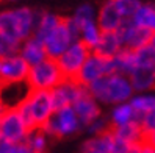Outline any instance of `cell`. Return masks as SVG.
<instances>
[{
  "label": "cell",
  "mask_w": 155,
  "mask_h": 153,
  "mask_svg": "<svg viewBox=\"0 0 155 153\" xmlns=\"http://www.w3.org/2000/svg\"><path fill=\"white\" fill-rule=\"evenodd\" d=\"M88 92L93 95L99 103L105 105H119L129 102L133 97V88L127 75L111 74L96 80L94 83L86 86Z\"/></svg>",
  "instance_id": "6da1fadb"
},
{
  "label": "cell",
  "mask_w": 155,
  "mask_h": 153,
  "mask_svg": "<svg viewBox=\"0 0 155 153\" xmlns=\"http://www.w3.org/2000/svg\"><path fill=\"white\" fill-rule=\"evenodd\" d=\"M64 75L58 66L57 59L47 58L41 61L39 64L30 66L28 77H27V83L31 89H39V91H52L55 86H58Z\"/></svg>",
  "instance_id": "7a4b0ae2"
},
{
  "label": "cell",
  "mask_w": 155,
  "mask_h": 153,
  "mask_svg": "<svg viewBox=\"0 0 155 153\" xmlns=\"http://www.w3.org/2000/svg\"><path fill=\"white\" fill-rule=\"evenodd\" d=\"M41 130L49 138H68L78 133L81 128V123L77 117V113L72 106H64L55 110L52 117L45 122Z\"/></svg>",
  "instance_id": "3957f363"
},
{
  "label": "cell",
  "mask_w": 155,
  "mask_h": 153,
  "mask_svg": "<svg viewBox=\"0 0 155 153\" xmlns=\"http://www.w3.org/2000/svg\"><path fill=\"white\" fill-rule=\"evenodd\" d=\"M111 74H116L114 66H113V59L111 58H104V56L97 55V53L91 52L89 56L85 61V64L81 66L75 80L80 84H83L86 88L91 83H94L96 80L107 77V75H111Z\"/></svg>",
  "instance_id": "277c9868"
},
{
  "label": "cell",
  "mask_w": 155,
  "mask_h": 153,
  "mask_svg": "<svg viewBox=\"0 0 155 153\" xmlns=\"http://www.w3.org/2000/svg\"><path fill=\"white\" fill-rule=\"evenodd\" d=\"M25 105L28 108V113L31 116L36 128H41L52 117V114L55 113V106H53V102H52L50 91L31 89L28 97L25 98Z\"/></svg>",
  "instance_id": "5b68a950"
},
{
  "label": "cell",
  "mask_w": 155,
  "mask_h": 153,
  "mask_svg": "<svg viewBox=\"0 0 155 153\" xmlns=\"http://www.w3.org/2000/svg\"><path fill=\"white\" fill-rule=\"evenodd\" d=\"M116 34L124 49L138 50L144 46H147V44H150L155 33L149 28H146V27L136 25L132 19H124L121 27L116 30Z\"/></svg>",
  "instance_id": "8992f818"
},
{
  "label": "cell",
  "mask_w": 155,
  "mask_h": 153,
  "mask_svg": "<svg viewBox=\"0 0 155 153\" xmlns=\"http://www.w3.org/2000/svg\"><path fill=\"white\" fill-rule=\"evenodd\" d=\"M89 53L91 50L81 41H75L71 44L69 49L57 59L64 78H77L81 66L85 64L86 58L89 56Z\"/></svg>",
  "instance_id": "52a82bcc"
},
{
  "label": "cell",
  "mask_w": 155,
  "mask_h": 153,
  "mask_svg": "<svg viewBox=\"0 0 155 153\" xmlns=\"http://www.w3.org/2000/svg\"><path fill=\"white\" fill-rule=\"evenodd\" d=\"M28 131V127L22 120L17 110H5L0 114V138L5 141L11 144L24 142Z\"/></svg>",
  "instance_id": "ba28073f"
},
{
  "label": "cell",
  "mask_w": 155,
  "mask_h": 153,
  "mask_svg": "<svg viewBox=\"0 0 155 153\" xmlns=\"http://www.w3.org/2000/svg\"><path fill=\"white\" fill-rule=\"evenodd\" d=\"M28 70L30 66L24 61L19 53L0 58V84L27 81Z\"/></svg>",
  "instance_id": "9c48e42d"
},
{
  "label": "cell",
  "mask_w": 155,
  "mask_h": 153,
  "mask_svg": "<svg viewBox=\"0 0 155 153\" xmlns=\"http://www.w3.org/2000/svg\"><path fill=\"white\" fill-rule=\"evenodd\" d=\"M85 91L86 88L80 84L75 78H64L58 86H55L50 91L55 110H60V108H64V106H72Z\"/></svg>",
  "instance_id": "30bf717a"
},
{
  "label": "cell",
  "mask_w": 155,
  "mask_h": 153,
  "mask_svg": "<svg viewBox=\"0 0 155 153\" xmlns=\"http://www.w3.org/2000/svg\"><path fill=\"white\" fill-rule=\"evenodd\" d=\"M42 42H44L45 52H47V58H52V59H58L63 53L69 49L71 44L75 42L74 39H72V36H71L68 27H66L64 17L61 19V22L58 24L57 28L53 30Z\"/></svg>",
  "instance_id": "8fae6325"
},
{
  "label": "cell",
  "mask_w": 155,
  "mask_h": 153,
  "mask_svg": "<svg viewBox=\"0 0 155 153\" xmlns=\"http://www.w3.org/2000/svg\"><path fill=\"white\" fill-rule=\"evenodd\" d=\"M30 92H31V88L27 81L3 83L0 84V105L5 110H16L28 97Z\"/></svg>",
  "instance_id": "7c38bea8"
},
{
  "label": "cell",
  "mask_w": 155,
  "mask_h": 153,
  "mask_svg": "<svg viewBox=\"0 0 155 153\" xmlns=\"http://www.w3.org/2000/svg\"><path fill=\"white\" fill-rule=\"evenodd\" d=\"M72 108L75 110L77 117H78V120H80V123H81V128H83V130H85L93 120H96L97 117H100V106H99V102L88 92V89L77 98V102L72 105Z\"/></svg>",
  "instance_id": "4fadbf2b"
},
{
  "label": "cell",
  "mask_w": 155,
  "mask_h": 153,
  "mask_svg": "<svg viewBox=\"0 0 155 153\" xmlns=\"http://www.w3.org/2000/svg\"><path fill=\"white\" fill-rule=\"evenodd\" d=\"M122 16L116 10L113 0H107L97 11L96 22L102 31H116L122 24Z\"/></svg>",
  "instance_id": "5bb4252c"
},
{
  "label": "cell",
  "mask_w": 155,
  "mask_h": 153,
  "mask_svg": "<svg viewBox=\"0 0 155 153\" xmlns=\"http://www.w3.org/2000/svg\"><path fill=\"white\" fill-rule=\"evenodd\" d=\"M19 55L24 58V61L28 66L39 64L41 61L47 59V52H45L44 42L36 39L35 36H30L28 39L21 42L19 46Z\"/></svg>",
  "instance_id": "9a60e30c"
},
{
  "label": "cell",
  "mask_w": 155,
  "mask_h": 153,
  "mask_svg": "<svg viewBox=\"0 0 155 153\" xmlns=\"http://www.w3.org/2000/svg\"><path fill=\"white\" fill-rule=\"evenodd\" d=\"M132 88L135 92H146L155 89V67L136 66L129 75Z\"/></svg>",
  "instance_id": "2e32d148"
},
{
  "label": "cell",
  "mask_w": 155,
  "mask_h": 153,
  "mask_svg": "<svg viewBox=\"0 0 155 153\" xmlns=\"http://www.w3.org/2000/svg\"><path fill=\"white\" fill-rule=\"evenodd\" d=\"M81 153H114V138L111 128L102 134L91 136L81 145Z\"/></svg>",
  "instance_id": "e0dca14e"
},
{
  "label": "cell",
  "mask_w": 155,
  "mask_h": 153,
  "mask_svg": "<svg viewBox=\"0 0 155 153\" xmlns=\"http://www.w3.org/2000/svg\"><path fill=\"white\" fill-rule=\"evenodd\" d=\"M141 116L133 110V106L125 102V103H119L114 105V108L110 113V117H108V122H110V127H121V125H127L130 122H140Z\"/></svg>",
  "instance_id": "ac0fdd59"
},
{
  "label": "cell",
  "mask_w": 155,
  "mask_h": 153,
  "mask_svg": "<svg viewBox=\"0 0 155 153\" xmlns=\"http://www.w3.org/2000/svg\"><path fill=\"white\" fill-rule=\"evenodd\" d=\"M111 133L116 139L125 142L127 145L140 144L144 141V131L141 128L140 122H130L127 125H121V127H113Z\"/></svg>",
  "instance_id": "d6986e66"
},
{
  "label": "cell",
  "mask_w": 155,
  "mask_h": 153,
  "mask_svg": "<svg viewBox=\"0 0 155 153\" xmlns=\"http://www.w3.org/2000/svg\"><path fill=\"white\" fill-rule=\"evenodd\" d=\"M121 49L122 46H121V41L117 38L116 31H102L100 41L97 42V46L94 47L93 52L104 58H113Z\"/></svg>",
  "instance_id": "ffe728a7"
},
{
  "label": "cell",
  "mask_w": 155,
  "mask_h": 153,
  "mask_svg": "<svg viewBox=\"0 0 155 153\" xmlns=\"http://www.w3.org/2000/svg\"><path fill=\"white\" fill-rule=\"evenodd\" d=\"M61 19H63V17H60L58 14H53V13H49V11L39 13L38 22H36L35 31H33V36L36 39H39V41H44L58 27Z\"/></svg>",
  "instance_id": "44dd1931"
},
{
  "label": "cell",
  "mask_w": 155,
  "mask_h": 153,
  "mask_svg": "<svg viewBox=\"0 0 155 153\" xmlns=\"http://www.w3.org/2000/svg\"><path fill=\"white\" fill-rule=\"evenodd\" d=\"M113 66L116 74H122L129 77L132 74V70L136 67V59H135V52L130 49H121L116 55L111 58Z\"/></svg>",
  "instance_id": "7402d4cb"
},
{
  "label": "cell",
  "mask_w": 155,
  "mask_h": 153,
  "mask_svg": "<svg viewBox=\"0 0 155 153\" xmlns=\"http://www.w3.org/2000/svg\"><path fill=\"white\" fill-rule=\"evenodd\" d=\"M31 153H45L49 145V136L41 128H33L28 131L24 141Z\"/></svg>",
  "instance_id": "603a6c76"
},
{
  "label": "cell",
  "mask_w": 155,
  "mask_h": 153,
  "mask_svg": "<svg viewBox=\"0 0 155 153\" xmlns=\"http://www.w3.org/2000/svg\"><path fill=\"white\" fill-rule=\"evenodd\" d=\"M132 21L140 25V27H146L155 33V5L152 3H143L140 6V10L135 13V16L132 17Z\"/></svg>",
  "instance_id": "cb8c5ba5"
},
{
  "label": "cell",
  "mask_w": 155,
  "mask_h": 153,
  "mask_svg": "<svg viewBox=\"0 0 155 153\" xmlns=\"http://www.w3.org/2000/svg\"><path fill=\"white\" fill-rule=\"evenodd\" d=\"M100 36H102V30L99 28L97 22H88L81 27L80 30V41L85 44V46L93 52L94 47L97 46V42L100 41Z\"/></svg>",
  "instance_id": "d4e9b609"
},
{
  "label": "cell",
  "mask_w": 155,
  "mask_h": 153,
  "mask_svg": "<svg viewBox=\"0 0 155 153\" xmlns=\"http://www.w3.org/2000/svg\"><path fill=\"white\" fill-rule=\"evenodd\" d=\"M0 33H3L6 36H10V38L16 39L17 42H21L13 10H6V11L0 13Z\"/></svg>",
  "instance_id": "484cf974"
},
{
  "label": "cell",
  "mask_w": 155,
  "mask_h": 153,
  "mask_svg": "<svg viewBox=\"0 0 155 153\" xmlns=\"http://www.w3.org/2000/svg\"><path fill=\"white\" fill-rule=\"evenodd\" d=\"M129 103L133 106V110L143 117L146 113L152 111L153 108H155V95H152V94H140V95H133L130 100H129Z\"/></svg>",
  "instance_id": "4316f807"
},
{
  "label": "cell",
  "mask_w": 155,
  "mask_h": 153,
  "mask_svg": "<svg viewBox=\"0 0 155 153\" xmlns=\"http://www.w3.org/2000/svg\"><path fill=\"white\" fill-rule=\"evenodd\" d=\"M135 52V59H136V66H150L155 67V47L152 44H147Z\"/></svg>",
  "instance_id": "83f0119b"
},
{
  "label": "cell",
  "mask_w": 155,
  "mask_h": 153,
  "mask_svg": "<svg viewBox=\"0 0 155 153\" xmlns=\"http://www.w3.org/2000/svg\"><path fill=\"white\" fill-rule=\"evenodd\" d=\"M96 16H97V13L94 10V6L89 5V3H83V5H80L77 10H75V13H74V16H72V17H74V21L80 25V28H81L85 24L94 22L96 21Z\"/></svg>",
  "instance_id": "f1b7e54d"
},
{
  "label": "cell",
  "mask_w": 155,
  "mask_h": 153,
  "mask_svg": "<svg viewBox=\"0 0 155 153\" xmlns=\"http://www.w3.org/2000/svg\"><path fill=\"white\" fill-rule=\"evenodd\" d=\"M113 2L116 10L122 16V19H132L135 13L140 10V6L143 5L140 0H113Z\"/></svg>",
  "instance_id": "f546056e"
},
{
  "label": "cell",
  "mask_w": 155,
  "mask_h": 153,
  "mask_svg": "<svg viewBox=\"0 0 155 153\" xmlns=\"http://www.w3.org/2000/svg\"><path fill=\"white\" fill-rule=\"evenodd\" d=\"M19 46H21V42H17L16 39L10 38V36L0 33V58L19 53Z\"/></svg>",
  "instance_id": "4dcf8cb0"
},
{
  "label": "cell",
  "mask_w": 155,
  "mask_h": 153,
  "mask_svg": "<svg viewBox=\"0 0 155 153\" xmlns=\"http://www.w3.org/2000/svg\"><path fill=\"white\" fill-rule=\"evenodd\" d=\"M111 127H110V122H108V119H105V117H97L96 120H93L88 127L85 128L91 136H97V134H102V133H105V131H108Z\"/></svg>",
  "instance_id": "1f68e13d"
},
{
  "label": "cell",
  "mask_w": 155,
  "mask_h": 153,
  "mask_svg": "<svg viewBox=\"0 0 155 153\" xmlns=\"http://www.w3.org/2000/svg\"><path fill=\"white\" fill-rule=\"evenodd\" d=\"M140 125H141V128H143V131H144V136L147 133H150V131H153L155 130V108L152 111H149V113H146L143 117H141V120H140Z\"/></svg>",
  "instance_id": "d6a6232c"
},
{
  "label": "cell",
  "mask_w": 155,
  "mask_h": 153,
  "mask_svg": "<svg viewBox=\"0 0 155 153\" xmlns=\"http://www.w3.org/2000/svg\"><path fill=\"white\" fill-rule=\"evenodd\" d=\"M10 153H31V151H30L28 147H27L25 142H17V144H11Z\"/></svg>",
  "instance_id": "836d02e7"
},
{
  "label": "cell",
  "mask_w": 155,
  "mask_h": 153,
  "mask_svg": "<svg viewBox=\"0 0 155 153\" xmlns=\"http://www.w3.org/2000/svg\"><path fill=\"white\" fill-rule=\"evenodd\" d=\"M140 153H155V147L152 145V144H149L147 141H143L141 142Z\"/></svg>",
  "instance_id": "e575fe53"
},
{
  "label": "cell",
  "mask_w": 155,
  "mask_h": 153,
  "mask_svg": "<svg viewBox=\"0 0 155 153\" xmlns=\"http://www.w3.org/2000/svg\"><path fill=\"white\" fill-rule=\"evenodd\" d=\"M10 150H11V142L0 138V153H10Z\"/></svg>",
  "instance_id": "d590c367"
},
{
  "label": "cell",
  "mask_w": 155,
  "mask_h": 153,
  "mask_svg": "<svg viewBox=\"0 0 155 153\" xmlns=\"http://www.w3.org/2000/svg\"><path fill=\"white\" fill-rule=\"evenodd\" d=\"M144 141H147L149 144H152V145L155 147V130L146 134V136H144Z\"/></svg>",
  "instance_id": "8d00e7d4"
},
{
  "label": "cell",
  "mask_w": 155,
  "mask_h": 153,
  "mask_svg": "<svg viewBox=\"0 0 155 153\" xmlns=\"http://www.w3.org/2000/svg\"><path fill=\"white\" fill-rule=\"evenodd\" d=\"M150 44H152V46L155 47V34H153V38H152V41H150Z\"/></svg>",
  "instance_id": "74e56055"
},
{
  "label": "cell",
  "mask_w": 155,
  "mask_h": 153,
  "mask_svg": "<svg viewBox=\"0 0 155 153\" xmlns=\"http://www.w3.org/2000/svg\"><path fill=\"white\" fill-rule=\"evenodd\" d=\"M0 2H2V0H0Z\"/></svg>",
  "instance_id": "f35d334b"
}]
</instances>
